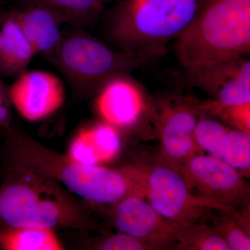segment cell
Here are the masks:
<instances>
[{"label":"cell","mask_w":250,"mask_h":250,"mask_svg":"<svg viewBox=\"0 0 250 250\" xmlns=\"http://www.w3.org/2000/svg\"><path fill=\"white\" fill-rule=\"evenodd\" d=\"M81 200L57 181L35 171L3 163L0 228L37 227L58 231H106Z\"/></svg>","instance_id":"obj_1"},{"label":"cell","mask_w":250,"mask_h":250,"mask_svg":"<svg viewBox=\"0 0 250 250\" xmlns=\"http://www.w3.org/2000/svg\"><path fill=\"white\" fill-rule=\"evenodd\" d=\"M243 177L250 172V134L240 130H229L222 159Z\"/></svg>","instance_id":"obj_21"},{"label":"cell","mask_w":250,"mask_h":250,"mask_svg":"<svg viewBox=\"0 0 250 250\" xmlns=\"http://www.w3.org/2000/svg\"><path fill=\"white\" fill-rule=\"evenodd\" d=\"M135 193L143 195L154 210L172 223L187 227L202 222L213 209L232 210L197 196L178 170L164 161L156 164L125 166Z\"/></svg>","instance_id":"obj_6"},{"label":"cell","mask_w":250,"mask_h":250,"mask_svg":"<svg viewBox=\"0 0 250 250\" xmlns=\"http://www.w3.org/2000/svg\"><path fill=\"white\" fill-rule=\"evenodd\" d=\"M171 250H230L218 233L202 222L184 227Z\"/></svg>","instance_id":"obj_18"},{"label":"cell","mask_w":250,"mask_h":250,"mask_svg":"<svg viewBox=\"0 0 250 250\" xmlns=\"http://www.w3.org/2000/svg\"><path fill=\"white\" fill-rule=\"evenodd\" d=\"M13 108L9 85L0 76V127L3 131L11 129L15 126Z\"/></svg>","instance_id":"obj_25"},{"label":"cell","mask_w":250,"mask_h":250,"mask_svg":"<svg viewBox=\"0 0 250 250\" xmlns=\"http://www.w3.org/2000/svg\"><path fill=\"white\" fill-rule=\"evenodd\" d=\"M185 71L190 84L213 96L198 102L202 113L213 116L221 108L250 103V62L246 57Z\"/></svg>","instance_id":"obj_8"},{"label":"cell","mask_w":250,"mask_h":250,"mask_svg":"<svg viewBox=\"0 0 250 250\" xmlns=\"http://www.w3.org/2000/svg\"><path fill=\"white\" fill-rule=\"evenodd\" d=\"M250 53V0H205L176 44L177 58L185 70Z\"/></svg>","instance_id":"obj_4"},{"label":"cell","mask_w":250,"mask_h":250,"mask_svg":"<svg viewBox=\"0 0 250 250\" xmlns=\"http://www.w3.org/2000/svg\"><path fill=\"white\" fill-rule=\"evenodd\" d=\"M228 128L214 120L199 118L195 126L194 138L202 152L222 159L228 141Z\"/></svg>","instance_id":"obj_20"},{"label":"cell","mask_w":250,"mask_h":250,"mask_svg":"<svg viewBox=\"0 0 250 250\" xmlns=\"http://www.w3.org/2000/svg\"><path fill=\"white\" fill-rule=\"evenodd\" d=\"M18 24L30 42L36 54L47 55L62 39V18L44 6L27 4L24 9L13 11Z\"/></svg>","instance_id":"obj_13"},{"label":"cell","mask_w":250,"mask_h":250,"mask_svg":"<svg viewBox=\"0 0 250 250\" xmlns=\"http://www.w3.org/2000/svg\"><path fill=\"white\" fill-rule=\"evenodd\" d=\"M237 130L250 133V103L221 108L215 113Z\"/></svg>","instance_id":"obj_24"},{"label":"cell","mask_w":250,"mask_h":250,"mask_svg":"<svg viewBox=\"0 0 250 250\" xmlns=\"http://www.w3.org/2000/svg\"><path fill=\"white\" fill-rule=\"evenodd\" d=\"M107 0H27V4L44 6L73 27H90L101 17Z\"/></svg>","instance_id":"obj_16"},{"label":"cell","mask_w":250,"mask_h":250,"mask_svg":"<svg viewBox=\"0 0 250 250\" xmlns=\"http://www.w3.org/2000/svg\"><path fill=\"white\" fill-rule=\"evenodd\" d=\"M83 127L101 166L118 157L122 148L119 130L103 121Z\"/></svg>","instance_id":"obj_19"},{"label":"cell","mask_w":250,"mask_h":250,"mask_svg":"<svg viewBox=\"0 0 250 250\" xmlns=\"http://www.w3.org/2000/svg\"><path fill=\"white\" fill-rule=\"evenodd\" d=\"M197 196L223 206L237 214L250 211V187L245 177L223 159L200 153L177 169Z\"/></svg>","instance_id":"obj_7"},{"label":"cell","mask_w":250,"mask_h":250,"mask_svg":"<svg viewBox=\"0 0 250 250\" xmlns=\"http://www.w3.org/2000/svg\"><path fill=\"white\" fill-rule=\"evenodd\" d=\"M205 1L120 0L105 17V32L116 49L147 65L167 53Z\"/></svg>","instance_id":"obj_3"},{"label":"cell","mask_w":250,"mask_h":250,"mask_svg":"<svg viewBox=\"0 0 250 250\" xmlns=\"http://www.w3.org/2000/svg\"><path fill=\"white\" fill-rule=\"evenodd\" d=\"M86 249L100 250H156L155 247L147 242L118 231L102 238L88 242Z\"/></svg>","instance_id":"obj_22"},{"label":"cell","mask_w":250,"mask_h":250,"mask_svg":"<svg viewBox=\"0 0 250 250\" xmlns=\"http://www.w3.org/2000/svg\"><path fill=\"white\" fill-rule=\"evenodd\" d=\"M94 96L96 114L118 130L134 126L146 111L143 90L129 75L111 79Z\"/></svg>","instance_id":"obj_12"},{"label":"cell","mask_w":250,"mask_h":250,"mask_svg":"<svg viewBox=\"0 0 250 250\" xmlns=\"http://www.w3.org/2000/svg\"><path fill=\"white\" fill-rule=\"evenodd\" d=\"M66 154L72 160L82 165L101 166L83 126L77 130L72 136L69 143Z\"/></svg>","instance_id":"obj_23"},{"label":"cell","mask_w":250,"mask_h":250,"mask_svg":"<svg viewBox=\"0 0 250 250\" xmlns=\"http://www.w3.org/2000/svg\"><path fill=\"white\" fill-rule=\"evenodd\" d=\"M83 28L62 31L58 45L44 56L64 78L78 99L93 97L106 82L130 75L143 63L131 54L113 49Z\"/></svg>","instance_id":"obj_5"},{"label":"cell","mask_w":250,"mask_h":250,"mask_svg":"<svg viewBox=\"0 0 250 250\" xmlns=\"http://www.w3.org/2000/svg\"><path fill=\"white\" fill-rule=\"evenodd\" d=\"M13 108L23 119L39 122L59 111L65 103L63 82L57 75L45 70L24 72L9 85Z\"/></svg>","instance_id":"obj_11"},{"label":"cell","mask_w":250,"mask_h":250,"mask_svg":"<svg viewBox=\"0 0 250 250\" xmlns=\"http://www.w3.org/2000/svg\"><path fill=\"white\" fill-rule=\"evenodd\" d=\"M104 207L107 208L105 213L117 231L147 242L156 250L171 249L184 228L161 216L134 192Z\"/></svg>","instance_id":"obj_9"},{"label":"cell","mask_w":250,"mask_h":250,"mask_svg":"<svg viewBox=\"0 0 250 250\" xmlns=\"http://www.w3.org/2000/svg\"><path fill=\"white\" fill-rule=\"evenodd\" d=\"M4 134L3 163L47 176L90 205H113L134 191L124 166L110 169L82 165L66 153L46 147L16 126Z\"/></svg>","instance_id":"obj_2"},{"label":"cell","mask_w":250,"mask_h":250,"mask_svg":"<svg viewBox=\"0 0 250 250\" xmlns=\"http://www.w3.org/2000/svg\"><path fill=\"white\" fill-rule=\"evenodd\" d=\"M56 231L37 227L0 228V250H62Z\"/></svg>","instance_id":"obj_15"},{"label":"cell","mask_w":250,"mask_h":250,"mask_svg":"<svg viewBox=\"0 0 250 250\" xmlns=\"http://www.w3.org/2000/svg\"><path fill=\"white\" fill-rule=\"evenodd\" d=\"M35 55L14 12L6 15L0 27V76L16 80L27 71Z\"/></svg>","instance_id":"obj_14"},{"label":"cell","mask_w":250,"mask_h":250,"mask_svg":"<svg viewBox=\"0 0 250 250\" xmlns=\"http://www.w3.org/2000/svg\"><path fill=\"white\" fill-rule=\"evenodd\" d=\"M202 112L198 101L179 99L163 104L157 119L163 161L178 169L189 158L202 153L194 138Z\"/></svg>","instance_id":"obj_10"},{"label":"cell","mask_w":250,"mask_h":250,"mask_svg":"<svg viewBox=\"0 0 250 250\" xmlns=\"http://www.w3.org/2000/svg\"><path fill=\"white\" fill-rule=\"evenodd\" d=\"M206 219L226 242L230 250H250V227L236 215L225 210L213 209Z\"/></svg>","instance_id":"obj_17"}]
</instances>
